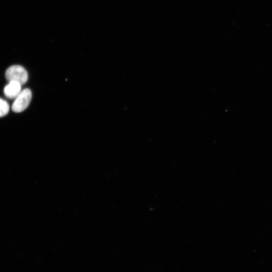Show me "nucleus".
Listing matches in <instances>:
<instances>
[{
    "label": "nucleus",
    "mask_w": 272,
    "mask_h": 272,
    "mask_svg": "<svg viewBox=\"0 0 272 272\" xmlns=\"http://www.w3.org/2000/svg\"><path fill=\"white\" fill-rule=\"evenodd\" d=\"M32 98V93L29 89L26 88L21 91L15 98L12 106V110L17 113L21 112L27 108Z\"/></svg>",
    "instance_id": "obj_2"
},
{
    "label": "nucleus",
    "mask_w": 272,
    "mask_h": 272,
    "mask_svg": "<svg viewBox=\"0 0 272 272\" xmlns=\"http://www.w3.org/2000/svg\"><path fill=\"white\" fill-rule=\"evenodd\" d=\"M10 109L8 102L5 100L0 98V117L7 115Z\"/></svg>",
    "instance_id": "obj_4"
},
{
    "label": "nucleus",
    "mask_w": 272,
    "mask_h": 272,
    "mask_svg": "<svg viewBox=\"0 0 272 272\" xmlns=\"http://www.w3.org/2000/svg\"><path fill=\"white\" fill-rule=\"evenodd\" d=\"M5 76L9 82L16 81L22 85L27 82L28 78L26 70L19 65H14L9 67L6 72Z\"/></svg>",
    "instance_id": "obj_1"
},
{
    "label": "nucleus",
    "mask_w": 272,
    "mask_h": 272,
    "mask_svg": "<svg viewBox=\"0 0 272 272\" xmlns=\"http://www.w3.org/2000/svg\"><path fill=\"white\" fill-rule=\"evenodd\" d=\"M21 86L22 85L17 82H9L4 88V94L9 98H15L21 92Z\"/></svg>",
    "instance_id": "obj_3"
}]
</instances>
